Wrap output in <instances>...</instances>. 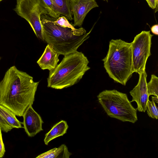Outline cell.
Segmentation results:
<instances>
[{"label": "cell", "mask_w": 158, "mask_h": 158, "mask_svg": "<svg viewBox=\"0 0 158 158\" xmlns=\"http://www.w3.org/2000/svg\"><path fill=\"white\" fill-rule=\"evenodd\" d=\"M2 0H0V2L1 1H2Z\"/></svg>", "instance_id": "25"}, {"label": "cell", "mask_w": 158, "mask_h": 158, "mask_svg": "<svg viewBox=\"0 0 158 158\" xmlns=\"http://www.w3.org/2000/svg\"><path fill=\"white\" fill-rule=\"evenodd\" d=\"M149 6L152 9H158V0H146Z\"/></svg>", "instance_id": "22"}, {"label": "cell", "mask_w": 158, "mask_h": 158, "mask_svg": "<svg viewBox=\"0 0 158 158\" xmlns=\"http://www.w3.org/2000/svg\"><path fill=\"white\" fill-rule=\"evenodd\" d=\"M0 127L2 131L5 132H8L13 128L11 127L0 115Z\"/></svg>", "instance_id": "20"}, {"label": "cell", "mask_w": 158, "mask_h": 158, "mask_svg": "<svg viewBox=\"0 0 158 158\" xmlns=\"http://www.w3.org/2000/svg\"><path fill=\"white\" fill-rule=\"evenodd\" d=\"M68 127V125L65 121L61 120L56 123L45 135L44 139L45 144L48 145L51 141L57 137L63 136L66 133Z\"/></svg>", "instance_id": "12"}, {"label": "cell", "mask_w": 158, "mask_h": 158, "mask_svg": "<svg viewBox=\"0 0 158 158\" xmlns=\"http://www.w3.org/2000/svg\"><path fill=\"white\" fill-rule=\"evenodd\" d=\"M102 60L110 77L125 85L133 73L131 43L121 39L111 40L107 54Z\"/></svg>", "instance_id": "3"}, {"label": "cell", "mask_w": 158, "mask_h": 158, "mask_svg": "<svg viewBox=\"0 0 158 158\" xmlns=\"http://www.w3.org/2000/svg\"><path fill=\"white\" fill-rule=\"evenodd\" d=\"M59 55L51 46L48 44L37 63L41 69H48L50 71L54 69L57 65L59 60Z\"/></svg>", "instance_id": "11"}, {"label": "cell", "mask_w": 158, "mask_h": 158, "mask_svg": "<svg viewBox=\"0 0 158 158\" xmlns=\"http://www.w3.org/2000/svg\"><path fill=\"white\" fill-rule=\"evenodd\" d=\"M14 10L29 24L36 37L44 41L41 16L49 15L47 6L42 0H16Z\"/></svg>", "instance_id": "6"}, {"label": "cell", "mask_w": 158, "mask_h": 158, "mask_svg": "<svg viewBox=\"0 0 158 158\" xmlns=\"http://www.w3.org/2000/svg\"><path fill=\"white\" fill-rule=\"evenodd\" d=\"M71 9L73 16V26L81 27L87 14L92 9L98 7L95 0H70Z\"/></svg>", "instance_id": "9"}, {"label": "cell", "mask_w": 158, "mask_h": 158, "mask_svg": "<svg viewBox=\"0 0 158 158\" xmlns=\"http://www.w3.org/2000/svg\"><path fill=\"white\" fill-rule=\"evenodd\" d=\"M99 102L111 118L134 123L138 120L137 110L126 94L116 89L105 90L97 96Z\"/></svg>", "instance_id": "5"}, {"label": "cell", "mask_w": 158, "mask_h": 158, "mask_svg": "<svg viewBox=\"0 0 158 158\" xmlns=\"http://www.w3.org/2000/svg\"><path fill=\"white\" fill-rule=\"evenodd\" d=\"M46 5L48 11L49 15L54 19H58L59 16L57 15L55 12L52 0H42Z\"/></svg>", "instance_id": "19"}, {"label": "cell", "mask_w": 158, "mask_h": 158, "mask_svg": "<svg viewBox=\"0 0 158 158\" xmlns=\"http://www.w3.org/2000/svg\"><path fill=\"white\" fill-rule=\"evenodd\" d=\"M103 0L106 1L107 2L108 1V0Z\"/></svg>", "instance_id": "24"}, {"label": "cell", "mask_w": 158, "mask_h": 158, "mask_svg": "<svg viewBox=\"0 0 158 158\" xmlns=\"http://www.w3.org/2000/svg\"><path fill=\"white\" fill-rule=\"evenodd\" d=\"M150 31H142L137 35L131 43L133 73L138 74L145 70L147 61L151 55V40Z\"/></svg>", "instance_id": "7"}, {"label": "cell", "mask_w": 158, "mask_h": 158, "mask_svg": "<svg viewBox=\"0 0 158 158\" xmlns=\"http://www.w3.org/2000/svg\"><path fill=\"white\" fill-rule=\"evenodd\" d=\"M147 87L149 96L158 97V78L155 75H152L150 81L147 83Z\"/></svg>", "instance_id": "17"}, {"label": "cell", "mask_w": 158, "mask_h": 158, "mask_svg": "<svg viewBox=\"0 0 158 158\" xmlns=\"http://www.w3.org/2000/svg\"><path fill=\"white\" fill-rule=\"evenodd\" d=\"M2 129L0 127V158L3 157L5 152V146L2 139Z\"/></svg>", "instance_id": "21"}, {"label": "cell", "mask_w": 158, "mask_h": 158, "mask_svg": "<svg viewBox=\"0 0 158 158\" xmlns=\"http://www.w3.org/2000/svg\"><path fill=\"white\" fill-rule=\"evenodd\" d=\"M151 31L154 34L157 35H158V25L155 24L152 26L151 28Z\"/></svg>", "instance_id": "23"}, {"label": "cell", "mask_w": 158, "mask_h": 158, "mask_svg": "<svg viewBox=\"0 0 158 158\" xmlns=\"http://www.w3.org/2000/svg\"><path fill=\"white\" fill-rule=\"evenodd\" d=\"M0 59H1V58H0Z\"/></svg>", "instance_id": "26"}, {"label": "cell", "mask_w": 158, "mask_h": 158, "mask_svg": "<svg viewBox=\"0 0 158 158\" xmlns=\"http://www.w3.org/2000/svg\"><path fill=\"white\" fill-rule=\"evenodd\" d=\"M30 105L24 113L23 116L25 131L28 136L32 137L43 131L42 125L44 122L41 116Z\"/></svg>", "instance_id": "10"}, {"label": "cell", "mask_w": 158, "mask_h": 158, "mask_svg": "<svg viewBox=\"0 0 158 158\" xmlns=\"http://www.w3.org/2000/svg\"><path fill=\"white\" fill-rule=\"evenodd\" d=\"M55 21L52 20L54 24L64 27L70 28L73 31V34L77 36H80L86 33V31L82 27L78 29L75 28L73 25L71 24L68 21L67 19L64 16L59 17Z\"/></svg>", "instance_id": "16"}, {"label": "cell", "mask_w": 158, "mask_h": 158, "mask_svg": "<svg viewBox=\"0 0 158 158\" xmlns=\"http://www.w3.org/2000/svg\"><path fill=\"white\" fill-rule=\"evenodd\" d=\"M72 154L68 151V148L62 144L58 148H55L42 153L36 158H69Z\"/></svg>", "instance_id": "14"}, {"label": "cell", "mask_w": 158, "mask_h": 158, "mask_svg": "<svg viewBox=\"0 0 158 158\" xmlns=\"http://www.w3.org/2000/svg\"><path fill=\"white\" fill-rule=\"evenodd\" d=\"M42 17L41 23L44 40L59 55L64 56L77 51L78 48L89 37L93 28L83 35L77 36L71 29L54 24L46 15H42Z\"/></svg>", "instance_id": "4"}, {"label": "cell", "mask_w": 158, "mask_h": 158, "mask_svg": "<svg viewBox=\"0 0 158 158\" xmlns=\"http://www.w3.org/2000/svg\"><path fill=\"white\" fill-rule=\"evenodd\" d=\"M139 74V78L137 85L130 92L132 98L131 102H136L137 106L136 110L139 112H144L149 96L147 87V74L145 70Z\"/></svg>", "instance_id": "8"}, {"label": "cell", "mask_w": 158, "mask_h": 158, "mask_svg": "<svg viewBox=\"0 0 158 158\" xmlns=\"http://www.w3.org/2000/svg\"><path fill=\"white\" fill-rule=\"evenodd\" d=\"M149 116L152 118L156 119L158 118V107L155 102L152 100V101H148L147 104L146 110Z\"/></svg>", "instance_id": "18"}, {"label": "cell", "mask_w": 158, "mask_h": 158, "mask_svg": "<svg viewBox=\"0 0 158 158\" xmlns=\"http://www.w3.org/2000/svg\"><path fill=\"white\" fill-rule=\"evenodd\" d=\"M89 62L81 52L77 51L64 56L60 63L49 71L48 87L60 89L77 83L90 69Z\"/></svg>", "instance_id": "2"}, {"label": "cell", "mask_w": 158, "mask_h": 158, "mask_svg": "<svg viewBox=\"0 0 158 158\" xmlns=\"http://www.w3.org/2000/svg\"><path fill=\"white\" fill-rule=\"evenodd\" d=\"M55 13L58 15L65 16L68 20L73 19L71 9L70 0H52Z\"/></svg>", "instance_id": "13"}, {"label": "cell", "mask_w": 158, "mask_h": 158, "mask_svg": "<svg viewBox=\"0 0 158 158\" xmlns=\"http://www.w3.org/2000/svg\"><path fill=\"white\" fill-rule=\"evenodd\" d=\"M0 115L13 128H22V123L16 117L15 115L8 109L0 104Z\"/></svg>", "instance_id": "15"}, {"label": "cell", "mask_w": 158, "mask_h": 158, "mask_svg": "<svg viewBox=\"0 0 158 158\" xmlns=\"http://www.w3.org/2000/svg\"><path fill=\"white\" fill-rule=\"evenodd\" d=\"M39 82L18 69L15 66L9 68L0 82V104L16 116L21 117L32 105Z\"/></svg>", "instance_id": "1"}]
</instances>
